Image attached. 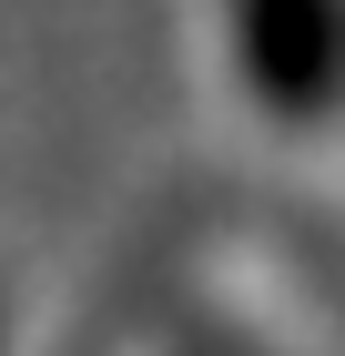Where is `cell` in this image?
Masks as SVG:
<instances>
[{
    "label": "cell",
    "mask_w": 345,
    "mask_h": 356,
    "mask_svg": "<svg viewBox=\"0 0 345 356\" xmlns=\"http://www.w3.org/2000/svg\"><path fill=\"white\" fill-rule=\"evenodd\" d=\"M244 51L264 102H315L325 92V0H244Z\"/></svg>",
    "instance_id": "1"
}]
</instances>
